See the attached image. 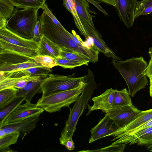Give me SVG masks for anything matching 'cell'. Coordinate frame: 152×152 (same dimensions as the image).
<instances>
[{
  "mask_svg": "<svg viewBox=\"0 0 152 152\" xmlns=\"http://www.w3.org/2000/svg\"><path fill=\"white\" fill-rule=\"evenodd\" d=\"M112 63L125 81L131 96L145 88L148 84L145 71L148 64L142 56L124 61L113 59Z\"/></svg>",
  "mask_w": 152,
  "mask_h": 152,
  "instance_id": "cell-1",
  "label": "cell"
},
{
  "mask_svg": "<svg viewBox=\"0 0 152 152\" xmlns=\"http://www.w3.org/2000/svg\"><path fill=\"white\" fill-rule=\"evenodd\" d=\"M84 80L87 83L79 96L73 107L70 109L69 113L66 120L65 126L59 138L60 143L63 145L65 142L72 138L76 130L79 118L84 110L89 106L88 102L96 88L93 72L88 69V73Z\"/></svg>",
  "mask_w": 152,
  "mask_h": 152,
  "instance_id": "cell-2",
  "label": "cell"
},
{
  "mask_svg": "<svg viewBox=\"0 0 152 152\" xmlns=\"http://www.w3.org/2000/svg\"><path fill=\"white\" fill-rule=\"evenodd\" d=\"M39 9H15L12 16L7 20L6 27L17 35L28 39H33L34 30L38 21Z\"/></svg>",
  "mask_w": 152,
  "mask_h": 152,
  "instance_id": "cell-3",
  "label": "cell"
},
{
  "mask_svg": "<svg viewBox=\"0 0 152 152\" xmlns=\"http://www.w3.org/2000/svg\"><path fill=\"white\" fill-rule=\"evenodd\" d=\"M87 84L85 80L83 81L74 88L42 96L36 105L50 113L60 111L65 107L70 109V105L76 101Z\"/></svg>",
  "mask_w": 152,
  "mask_h": 152,
  "instance_id": "cell-4",
  "label": "cell"
},
{
  "mask_svg": "<svg viewBox=\"0 0 152 152\" xmlns=\"http://www.w3.org/2000/svg\"><path fill=\"white\" fill-rule=\"evenodd\" d=\"M75 73L68 75L51 74L45 78L41 85L42 96H46L58 92L71 89L84 81L86 75L75 77Z\"/></svg>",
  "mask_w": 152,
  "mask_h": 152,
  "instance_id": "cell-5",
  "label": "cell"
},
{
  "mask_svg": "<svg viewBox=\"0 0 152 152\" xmlns=\"http://www.w3.org/2000/svg\"><path fill=\"white\" fill-rule=\"evenodd\" d=\"M31 102H26L16 107L0 124V127L36 115H40L44 111Z\"/></svg>",
  "mask_w": 152,
  "mask_h": 152,
  "instance_id": "cell-6",
  "label": "cell"
},
{
  "mask_svg": "<svg viewBox=\"0 0 152 152\" xmlns=\"http://www.w3.org/2000/svg\"><path fill=\"white\" fill-rule=\"evenodd\" d=\"M141 111L132 104L112 109L106 113L120 128L125 126L132 122Z\"/></svg>",
  "mask_w": 152,
  "mask_h": 152,
  "instance_id": "cell-7",
  "label": "cell"
},
{
  "mask_svg": "<svg viewBox=\"0 0 152 152\" xmlns=\"http://www.w3.org/2000/svg\"><path fill=\"white\" fill-rule=\"evenodd\" d=\"M152 143V126L121 136L113 144L148 145Z\"/></svg>",
  "mask_w": 152,
  "mask_h": 152,
  "instance_id": "cell-8",
  "label": "cell"
},
{
  "mask_svg": "<svg viewBox=\"0 0 152 152\" xmlns=\"http://www.w3.org/2000/svg\"><path fill=\"white\" fill-rule=\"evenodd\" d=\"M118 128L108 114L106 113L98 124L90 130L91 136L89 143L107 136H111Z\"/></svg>",
  "mask_w": 152,
  "mask_h": 152,
  "instance_id": "cell-9",
  "label": "cell"
},
{
  "mask_svg": "<svg viewBox=\"0 0 152 152\" xmlns=\"http://www.w3.org/2000/svg\"><path fill=\"white\" fill-rule=\"evenodd\" d=\"M138 2L137 0H116L115 7L120 19L128 28L134 24V12Z\"/></svg>",
  "mask_w": 152,
  "mask_h": 152,
  "instance_id": "cell-10",
  "label": "cell"
},
{
  "mask_svg": "<svg viewBox=\"0 0 152 152\" xmlns=\"http://www.w3.org/2000/svg\"><path fill=\"white\" fill-rule=\"evenodd\" d=\"M40 115H33L0 128L4 130L6 134L17 132L25 135L30 133L36 127Z\"/></svg>",
  "mask_w": 152,
  "mask_h": 152,
  "instance_id": "cell-11",
  "label": "cell"
},
{
  "mask_svg": "<svg viewBox=\"0 0 152 152\" xmlns=\"http://www.w3.org/2000/svg\"><path fill=\"white\" fill-rule=\"evenodd\" d=\"M152 119V109L141 111L137 117L125 126L118 128L111 136L113 137L111 141H114L121 136L130 133L137 128Z\"/></svg>",
  "mask_w": 152,
  "mask_h": 152,
  "instance_id": "cell-12",
  "label": "cell"
},
{
  "mask_svg": "<svg viewBox=\"0 0 152 152\" xmlns=\"http://www.w3.org/2000/svg\"><path fill=\"white\" fill-rule=\"evenodd\" d=\"M0 39L13 45L35 50L39 52V42L33 39H28L21 37L11 31L6 26L0 28Z\"/></svg>",
  "mask_w": 152,
  "mask_h": 152,
  "instance_id": "cell-13",
  "label": "cell"
},
{
  "mask_svg": "<svg viewBox=\"0 0 152 152\" xmlns=\"http://www.w3.org/2000/svg\"><path fill=\"white\" fill-rule=\"evenodd\" d=\"M115 90L112 88L107 89L100 95L93 97L92 100L93 104L88 106L87 114L91 111L100 110L106 113L112 109Z\"/></svg>",
  "mask_w": 152,
  "mask_h": 152,
  "instance_id": "cell-14",
  "label": "cell"
},
{
  "mask_svg": "<svg viewBox=\"0 0 152 152\" xmlns=\"http://www.w3.org/2000/svg\"><path fill=\"white\" fill-rule=\"evenodd\" d=\"M3 53L24 56L34 61L36 56L40 55L38 50L13 45L0 39V53Z\"/></svg>",
  "mask_w": 152,
  "mask_h": 152,
  "instance_id": "cell-15",
  "label": "cell"
},
{
  "mask_svg": "<svg viewBox=\"0 0 152 152\" xmlns=\"http://www.w3.org/2000/svg\"><path fill=\"white\" fill-rule=\"evenodd\" d=\"M77 14L83 27L88 25L95 27L93 21L94 16L92 13L87 0H73Z\"/></svg>",
  "mask_w": 152,
  "mask_h": 152,
  "instance_id": "cell-16",
  "label": "cell"
},
{
  "mask_svg": "<svg viewBox=\"0 0 152 152\" xmlns=\"http://www.w3.org/2000/svg\"><path fill=\"white\" fill-rule=\"evenodd\" d=\"M47 77H42L39 79L28 82L23 88H17L16 96H21L26 102H31L37 93L41 92V85L44 79Z\"/></svg>",
  "mask_w": 152,
  "mask_h": 152,
  "instance_id": "cell-17",
  "label": "cell"
},
{
  "mask_svg": "<svg viewBox=\"0 0 152 152\" xmlns=\"http://www.w3.org/2000/svg\"><path fill=\"white\" fill-rule=\"evenodd\" d=\"M52 73V70L50 68L41 66L14 72L0 73V75L9 77H20L24 76L48 77Z\"/></svg>",
  "mask_w": 152,
  "mask_h": 152,
  "instance_id": "cell-18",
  "label": "cell"
},
{
  "mask_svg": "<svg viewBox=\"0 0 152 152\" xmlns=\"http://www.w3.org/2000/svg\"><path fill=\"white\" fill-rule=\"evenodd\" d=\"M40 55H46L55 59L61 58L60 47L44 35L39 42Z\"/></svg>",
  "mask_w": 152,
  "mask_h": 152,
  "instance_id": "cell-19",
  "label": "cell"
},
{
  "mask_svg": "<svg viewBox=\"0 0 152 152\" xmlns=\"http://www.w3.org/2000/svg\"><path fill=\"white\" fill-rule=\"evenodd\" d=\"M42 66L34 61L30 60L17 64L0 63V73H5L21 70L28 68Z\"/></svg>",
  "mask_w": 152,
  "mask_h": 152,
  "instance_id": "cell-20",
  "label": "cell"
},
{
  "mask_svg": "<svg viewBox=\"0 0 152 152\" xmlns=\"http://www.w3.org/2000/svg\"><path fill=\"white\" fill-rule=\"evenodd\" d=\"M10 0H0V28L6 26L15 8Z\"/></svg>",
  "mask_w": 152,
  "mask_h": 152,
  "instance_id": "cell-21",
  "label": "cell"
},
{
  "mask_svg": "<svg viewBox=\"0 0 152 152\" xmlns=\"http://www.w3.org/2000/svg\"><path fill=\"white\" fill-rule=\"evenodd\" d=\"M132 104L131 98L126 88L121 90H115L112 109Z\"/></svg>",
  "mask_w": 152,
  "mask_h": 152,
  "instance_id": "cell-22",
  "label": "cell"
},
{
  "mask_svg": "<svg viewBox=\"0 0 152 152\" xmlns=\"http://www.w3.org/2000/svg\"><path fill=\"white\" fill-rule=\"evenodd\" d=\"M66 8L72 15L75 25L80 34L88 40L90 37L86 33L77 12L73 0H63Z\"/></svg>",
  "mask_w": 152,
  "mask_h": 152,
  "instance_id": "cell-23",
  "label": "cell"
},
{
  "mask_svg": "<svg viewBox=\"0 0 152 152\" xmlns=\"http://www.w3.org/2000/svg\"><path fill=\"white\" fill-rule=\"evenodd\" d=\"M17 88H10L0 90V110L12 102L16 97Z\"/></svg>",
  "mask_w": 152,
  "mask_h": 152,
  "instance_id": "cell-24",
  "label": "cell"
},
{
  "mask_svg": "<svg viewBox=\"0 0 152 152\" xmlns=\"http://www.w3.org/2000/svg\"><path fill=\"white\" fill-rule=\"evenodd\" d=\"M46 0H10L17 9L42 8Z\"/></svg>",
  "mask_w": 152,
  "mask_h": 152,
  "instance_id": "cell-25",
  "label": "cell"
},
{
  "mask_svg": "<svg viewBox=\"0 0 152 152\" xmlns=\"http://www.w3.org/2000/svg\"><path fill=\"white\" fill-rule=\"evenodd\" d=\"M30 60H33L29 58L18 55L7 53H0V63L17 64Z\"/></svg>",
  "mask_w": 152,
  "mask_h": 152,
  "instance_id": "cell-26",
  "label": "cell"
},
{
  "mask_svg": "<svg viewBox=\"0 0 152 152\" xmlns=\"http://www.w3.org/2000/svg\"><path fill=\"white\" fill-rule=\"evenodd\" d=\"M24 101L21 97L16 96L10 103L4 108L0 110V124H1L7 116L11 113L22 102Z\"/></svg>",
  "mask_w": 152,
  "mask_h": 152,
  "instance_id": "cell-27",
  "label": "cell"
},
{
  "mask_svg": "<svg viewBox=\"0 0 152 152\" xmlns=\"http://www.w3.org/2000/svg\"><path fill=\"white\" fill-rule=\"evenodd\" d=\"M152 12V0H142L138 2L134 14V19L141 15H147Z\"/></svg>",
  "mask_w": 152,
  "mask_h": 152,
  "instance_id": "cell-28",
  "label": "cell"
},
{
  "mask_svg": "<svg viewBox=\"0 0 152 152\" xmlns=\"http://www.w3.org/2000/svg\"><path fill=\"white\" fill-rule=\"evenodd\" d=\"M61 58L84 63L88 66L91 59L86 56L74 51H61Z\"/></svg>",
  "mask_w": 152,
  "mask_h": 152,
  "instance_id": "cell-29",
  "label": "cell"
},
{
  "mask_svg": "<svg viewBox=\"0 0 152 152\" xmlns=\"http://www.w3.org/2000/svg\"><path fill=\"white\" fill-rule=\"evenodd\" d=\"M19 132H14L7 134L0 138V148L9 147L17 142L20 135Z\"/></svg>",
  "mask_w": 152,
  "mask_h": 152,
  "instance_id": "cell-30",
  "label": "cell"
},
{
  "mask_svg": "<svg viewBox=\"0 0 152 152\" xmlns=\"http://www.w3.org/2000/svg\"><path fill=\"white\" fill-rule=\"evenodd\" d=\"M57 66L64 69H73L76 67L86 65L85 63L78 61L69 60L62 58L55 59Z\"/></svg>",
  "mask_w": 152,
  "mask_h": 152,
  "instance_id": "cell-31",
  "label": "cell"
},
{
  "mask_svg": "<svg viewBox=\"0 0 152 152\" xmlns=\"http://www.w3.org/2000/svg\"><path fill=\"white\" fill-rule=\"evenodd\" d=\"M34 61L42 66L50 68L57 66L55 59L48 56H37L35 58Z\"/></svg>",
  "mask_w": 152,
  "mask_h": 152,
  "instance_id": "cell-32",
  "label": "cell"
},
{
  "mask_svg": "<svg viewBox=\"0 0 152 152\" xmlns=\"http://www.w3.org/2000/svg\"><path fill=\"white\" fill-rule=\"evenodd\" d=\"M126 146V144H111L108 146L93 150H83L79 152H123Z\"/></svg>",
  "mask_w": 152,
  "mask_h": 152,
  "instance_id": "cell-33",
  "label": "cell"
},
{
  "mask_svg": "<svg viewBox=\"0 0 152 152\" xmlns=\"http://www.w3.org/2000/svg\"><path fill=\"white\" fill-rule=\"evenodd\" d=\"M42 9L43 11L45 12L50 18L52 21L55 24L63 29H65L59 21L53 14L49 8L46 4L45 3Z\"/></svg>",
  "mask_w": 152,
  "mask_h": 152,
  "instance_id": "cell-34",
  "label": "cell"
},
{
  "mask_svg": "<svg viewBox=\"0 0 152 152\" xmlns=\"http://www.w3.org/2000/svg\"><path fill=\"white\" fill-rule=\"evenodd\" d=\"M42 34L40 24L39 20L37 22L34 30V36L33 40L39 42L42 37Z\"/></svg>",
  "mask_w": 152,
  "mask_h": 152,
  "instance_id": "cell-35",
  "label": "cell"
},
{
  "mask_svg": "<svg viewBox=\"0 0 152 152\" xmlns=\"http://www.w3.org/2000/svg\"><path fill=\"white\" fill-rule=\"evenodd\" d=\"M69 151H72L75 148V143L72 138H70L66 140L63 145Z\"/></svg>",
  "mask_w": 152,
  "mask_h": 152,
  "instance_id": "cell-36",
  "label": "cell"
},
{
  "mask_svg": "<svg viewBox=\"0 0 152 152\" xmlns=\"http://www.w3.org/2000/svg\"><path fill=\"white\" fill-rule=\"evenodd\" d=\"M145 75L149 78L152 77V63H148L146 69Z\"/></svg>",
  "mask_w": 152,
  "mask_h": 152,
  "instance_id": "cell-37",
  "label": "cell"
},
{
  "mask_svg": "<svg viewBox=\"0 0 152 152\" xmlns=\"http://www.w3.org/2000/svg\"><path fill=\"white\" fill-rule=\"evenodd\" d=\"M105 4L115 7L116 0H96Z\"/></svg>",
  "mask_w": 152,
  "mask_h": 152,
  "instance_id": "cell-38",
  "label": "cell"
},
{
  "mask_svg": "<svg viewBox=\"0 0 152 152\" xmlns=\"http://www.w3.org/2000/svg\"><path fill=\"white\" fill-rule=\"evenodd\" d=\"M0 152H16V151H13L10 149V147H7L0 148Z\"/></svg>",
  "mask_w": 152,
  "mask_h": 152,
  "instance_id": "cell-39",
  "label": "cell"
},
{
  "mask_svg": "<svg viewBox=\"0 0 152 152\" xmlns=\"http://www.w3.org/2000/svg\"><path fill=\"white\" fill-rule=\"evenodd\" d=\"M6 134L4 130L2 128H0V138L4 137Z\"/></svg>",
  "mask_w": 152,
  "mask_h": 152,
  "instance_id": "cell-40",
  "label": "cell"
},
{
  "mask_svg": "<svg viewBox=\"0 0 152 152\" xmlns=\"http://www.w3.org/2000/svg\"><path fill=\"white\" fill-rule=\"evenodd\" d=\"M148 53L150 58V60L149 61V64H151L152 63V47L149 48Z\"/></svg>",
  "mask_w": 152,
  "mask_h": 152,
  "instance_id": "cell-41",
  "label": "cell"
},
{
  "mask_svg": "<svg viewBox=\"0 0 152 152\" xmlns=\"http://www.w3.org/2000/svg\"><path fill=\"white\" fill-rule=\"evenodd\" d=\"M150 81L149 93L150 96L152 97V77L149 78Z\"/></svg>",
  "mask_w": 152,
  "mask_h": 152,
  "instance_id": "cell-42",
  "label": "cell"
},
{
  "mask_svg": "<svg viewBox=\"0 0 152 152\" xmlns=\"http://www.w3.org/2000/svg\"><path fill=\"white\" fill-rule=\"evenodd\" d=\"M148 145L147 149L149 151H152V143Z\"/></svg>",
  "mask_w": 152,
  "mask_h": 152,
  "instance_id": "cell-43",
  "label": "cell"
}]
</instances>
